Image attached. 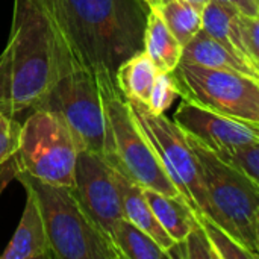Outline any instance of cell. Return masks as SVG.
Listing matches in <instances>:
<instances>
[{
	"label": "cell",
	"instance_id": "1f68e13d",
	"mask_svg": "<svg viewBox=\"0 0 259 259\" xmlns=\"http://www.w3.org/2000/svg\"><path fill=\"white\" fill-rule=\"evenodd\" d=\"M2 115H5V114H2V112H0V117H2Z\"/></svg>",
	"mask_w": 259,
	"mask_h": 259
},
{
	"label": "cell",
	"instance_id": "484cf974",
	"mask_svg": "<svg viewBox=\"0 0 259 259\" xmlns=\"http://www.w3.org/2000/svg\"><path fill=\"white\" fill-rule=\"evenodd\" d=\"M240 23H241L249 59L259 73V14L258 15L240 14Z\"/></svg>",
	"mask_w": 259,
	"mask_h": 259
},
{
	"label": "cell",
	"instance_id": "9c48e42d",
	"mask_svg": "<svg viewBox=\"0 0 259 259\" xmlns=\"http://www.w3.org/2000/svg\"><path fill=\"white\" fill-rule=\"evenodd\" d=\"M179 96L219 114L259 124V80L244 73L182 64L173 71Z\"/></svg>",
	"mask_w": 259,
	"mask_h": 259
},
{
	"label": "cell",
	"instance_id": "30bf717a",
	"mask_svg": "<svg viewBox=\"0 0 259 259\" xmlns=\"http://www.w3.org/2000/svg\"><path fill=\"white\" fill-rule=\"evenodd\" d=\"M173 121L222 159L241 147L259 143V124L219 114L185 99L178 106Z\"/></svg>",
	"mask_w": 259,
	"mask_h": 259
},
{
	"label": "cell",
	"instance_id": "8992f818",
	"mask_svg": "<svg viewBox=\"0 0 259 259\" xmlns=\"http://www.w3.org/2000/svg\"><path fill=\"white\" fill-rule=\"evenodd\" d=\"M187 137L200 164L209 206L208 217L259 259L255 232L259 187L237 165L222 159L196 138Z\"/></svg>",
	"mask_w": 259,
	"mask_h": 259
},
{
	"label": "cell",
	"instance_id": "83f0119b",
	"mask_svg": "<svg viewBox=\"0 0 259 259\" xmlns=\"http://www.w3.org/2000/svg\"><path fill=\"white\" fill-rule=\"evenodd\" d=\"M141 2H143L149 9H158L162 0H141Z\"/></svg>",
	"mask_w": 259,
	"mask_h": 259
},
{
	"label": "cell",
	"instance_id": "5bb4252c",
	"mask_svg": "<svg viewBox=\"0 0 259 259\" xmlns=\"http://www.w3.org/2000/svg\"><path fill=\"white\" fill-rule=\"evenodd\" d=\"M181 62L206 68L244 73L259 80V73L253 65L226 49L205 30H200L188 44L184 46Z\"/></svg>",
	"mask_w": 259,
	"mask_h": 259
},
{
	"label": "cell",
	"instance_id": "4316f807",
	"mask_svg": "<svg viewBox=\"0 0 259 259\" xmlns=\"http://www.w3.org/2000/svg\"><path fill=\"white\" fill-rule=\"evenodd\" d=\"M222 5L231 6L244 15H258L259 6L255 0H215Z\"/></svg>",
	"mask_w": 259,
	"mask_h": 259
},
{
	"label": "cell",
	"instance_id": "9a60e30c",
	"mask_svg": "<svg viewBox=\"0 0 259 259\" xmlns=\"http://www.w3.org/2000/svg\"><path fill=\"white\" fill-rule=\"evenodd\" d=\"M202 30L252 65L243 36L240 12L237 9L215 0H208L202 12Z\"/></svg>",
	"mask_w": 259,
	"mask_h": 259
},
{
	"label": "cell",
	"instance_id": "3957f363",
	"mask_svg": "<svg viewBox=\"0 0 259 259\" xmlns=\"http://www.w3.org/2000/svg\"><path fill=\"white\" fill-rule=\"evenodd\" d=\"M47 18L53 33L55 76L49 91L32 111L55 112L68 126L79 150H90L103 156L108 132L96 76L77 56L61 29L49 15Z\"/></svg>",
	"mask_w": 259,
	"mask_h": 259
},
{
	"label": "cell",
	"instance_id": "ac0fdd59",
	"mask_svg": "<svg viewBox=\"0 0 259 259\" xmlns=\"http://www.w3.org/2000/svg\"><path fill=\"white\" fill-rule=\"evenodd\" d=\"M158 73L156 65L143 49L117 68L115 83L126 99L147 103Z\"/></svg>",
	"mask_w": 259,
	"mask_h": 259
},
{
	"label": "cell",
	"instance_id": "cb8c5ba5",
	"mask_svg": "<svg viewBox=\"0 0 259 259\" xmlns=\"http://www.w3.org/2000/svg\"><path fill=\"white\" fill-rule=\"evenodd\" d=\"M21 137V124L9 115L0 117V165L15 156Z\"/></svg>",
	"mask_w": 259,
	"mask_h": 259
},
{
	"label": "cell",
	"instance_id": "f1b7e54d",
	"mask_svg": "<svg viewBox=\"0 0 259 259\" xmlns=\"http://www.w3.org/2000/svg\"><path fill=\"white\" fill-rule=\"evenodd\" d=\"M255 232H256V244H258L259 252V209L256 211V222H255Z\"/></svg>",
	"mask_w": 259,
	"mask_h": 259
},
{
	"label": "cell",
	"instance_id": "5b68a950",
	"mask_svg": "<svg viewBox=\"0 0 259 259\" xmlns=\"http://www.w3.org/2000/svg\"><path fill=\"white\" fill-rule=\"evenodd\" d=\"M94 76L106 117L108 141L103 158L111 167L118 168L143 188L167 196H181L149 141L135 124L126 99L115 83V77L106 73Z\"/></svg>",
	"mask_w": 259,
	"mask_h": 259
},
{
	"label": "cell",
	"instance_id": "7c38bea8",
	"mask_svg": "<svg viewBox=\"0 0 259 259\" xmlns=\"http://www.w3.org/2000/svg\"><path fill=\"white\" fill-rule=\"evenodd\" d=\"M26 205L18 223V228L8 244L6 250L0 255L3 259H56L50 247L44 219L39 209L35 193L24 187Z\"/></svg>",
	"mask_w": 259,
	"mask_h": 259
},
{
	"label": "cell",
	"instance_id": "2e32d148",
	"mask_svg": "<svg viewBox=\"0 0 259 259\" xmlns=\"http://www.w3.org/2000/svg\"><path fill=\"white\" fill-rule=\"evenodd\" d=\"M144 50L158 71H175L181 62L184 46L165 24L156 9H149L144 27Z\"/></svg>",
	"mask_w": 259,
	"mask_h": 259
},
{
	"label": "cell",
	"instance_id": "d6986e66",
	"mask_svg": "<svg viewBox=\"0 0 259 259\" xmlns=\"http://www.w3.org/2000/svg\"><path fill=\"white\" fill-rule=\"evenodd\" d=\"M111 238L123 259H168L167 252L149 234L124 217L112 226Z\"/></svg>",
	"mask_w": 259,
	"mask_h": 259
},
{
	"label": "cell",
	"instance_id": "277c9868",
	"mask_svg": "<svg viewBox=\"0 0 259 259\" xmlns=\"http://www.w3.org/2000/svg\"><path fill=\"white\" fill-rule=\"evenodd\" d=\"M15 178L36 196L55 258L123 259L111 235L85 211L73 188L44 182L23 170H17Z\"/></svg>",
	"mask_w": 259,
	"mask_h": 259
},
{
	"label": "cell",
	"instance_id": "d4e9b609",
	"mask_svg": "<svg viewBox=\"0 0 259 259\" xmlns=\"http://www.w3.org/2000/svg\"><path fill=\"white\" fill-rule=\"evenodd\" d=\"M225 161L237 165L259 187V143L238 149L237 152L231 153Z\"/></svg>",
	"mask_w": 259,
	"mask_h": 259
},
{
	"label": "cell",
	"instance_id": "8fae6325",
	"mask_svg": "<svg viewBox=\"0 0 259 259\" xmlns=\"http://www.w3.org/2000/svg\"><path fill=\"white\" fill-rule=\"evenodd\" d=\"M73 191L94 222L111 235L112 226L124 217V212L114 168L102 155L79 150Z\"/></svg>",
	"mask_w": 259,
	"mask_h": 259
},
{
	"label": "cell",
	"instance_id": "44dd1931",
	"mask_svg": "<svg viewBox=\"0 0 259 259\" xmlns=\"http://www.w3.org/2000/svg\"><path fill=\"white\" fill-rule=\"evenodd\" d=\"M203 226L219 259H256L255 255L247 250L240 241H237L228 231L219 226L212 219L202 214L197 217Z\"/></svg>",
	"mask_w": 259,
	"mask_h": 259
},
{
	"label": "cell",
	"instance_id": "7402d4cb",
	"mask_svg": "<svg viewBox=\"0 0 259 259\" xmlns=\"http://www.w3.org/2000/svg\"><path fill=\"white\" fill-rule=\"evenodd\" d=\"M167 253L168 259H219L199 219L185 240L175 243V246Z\"/></svg>",
	"mask_w": 259,
	"mask_h": 259
},
{
	"label": "cell",
	"instance_id": "7a4b0ae2",
	"mask_svg": "<svg viewBox=\"0 0 259 259\" xmlns=\"http://www.w3.org/2000/svg\"><path fill=\"white\" fill-rule=\"evenodd\" d=\"M55 76L52 27L42 0H15L8 44L0 55V112L32 109Z\"/></svg>",
	"mask_w": 259,
	"mask_h": 259
},
{
	"label": "cell",
	"instance_id": "ba28073f",
	"mask_svg": "<svg viewBox=\"0 0 259 259\" xmlns=\"http://www.w3.org/2000/svg\"><path fill=\"white\" fill-rule=\"evenodd\" d=\"M77 153L79 147L68 126L55 112L33 109L21 124L17 170L73 188Z\"/></svg>",
	"mask_w": 259,
	"mask_h": 259
},
{
	"label": "cell",
	"instance_id": "4fadbf2b",
	"mask_svg": "<svg viewBox=\"0 0 259 259\" xmlns=\"http://www.w3.org/2000/svg\"><path fill=\"white\" fill-rule=\"evenodd\" d=\"M114 176H115L118 191L121 196L124 219L132 222L135 226L143 229L146 234H149L165 252H168L175 246V241L165 232V229L161 226L158 219L155 217V214L144 196V188L141 185H138L134 179H131L127 175L120 171L118 168H114Z\"/></svg>",
	"mask_w": 259,
	"mask_h": 259
},
{
	"label": "cell",
	"instance_id": "6da1fadb",
	"mask_svg": "<svg viewBox=\"0 0 259 259\" xmlns=\"http://www.w3.org/2000/svg\"><path fill=\"white\" fill-rule=\"evenodd\" d=\"M140 0H42L47 15L94 73L117 68L144 49Z\"/></svg>",
	"mask_w": 259,
	"mask_h": 259
},
{
	"label": "cell",
	"instance_id": "52a82bcc",
	"mask_svg": "<svg viewBox=\"0 0 259 259\" xmlns=\"http://www.w3.org/2000/svg\"><path fill=\"white\" fill-rule=\"evenodd\" d=\"M126 103L135 124L149 141L184 200L197 217L202 214L208 215L209 206L200 164L187 134L164 114L152 112L146 103L135 99H126Z\"/></svg>",
	"mask_w": 259,
	"mask_h": 259
},
{
	"label": "cell",
	"instance_id": "f546056e",
	"mask_svg": "<svg viewBox=\"0 0 259 259\" xmlns=\"http://www.w3.org/2000/svg\"><path fill=\"white\" fill-rule=\"evenodd\" d=\"M188 2H191V3H194V5H197L200 8H203L208 3V0H188Z\"/></svg>",
	"mask_w": 259,
	"mask_h": 259
},
{
	"label": "cell",
	"instance_id": "e0dca14e",
	"mask_svg": "<svg viewBox=\"0 0 259 259\" xmlns=\"http://www.w3.org/2000/svg\"><path fill=\"white\" fill-rule=\"evenodd\" d=\"M144 196L165 232L175 243L185 240L188 232L197 223V215L184 200V197L167 196L155 190L144 188Z\"/></svg>",
	"mask_w": 259,
	"mask_h": 259
},
{
	"label": "cell",
	"instance_id": "ffe728a7",
	"mask_svg": "<svg viewBox=\"0 0 259 259\" xmlns=\"http://www.w3.org/2000/svg\"><path fill=\"white\" fill-rule=\"evenodd\" d=\"M156 11L182 46L188 44L202 30L203 8L188 0H162Z\"/></svg>",
	"mask_w": 259,
	"mask_h": 259
},
{
	"label": "cell",
	"instance_id": "603a6c76",
	"mask_svg": "<svg viewBox=\"0 0 259 259\" xmlns=\"http://www.w3.org/2000/svg\"><path fill=\"white\" fill-rule=\"evenodd\" d=\"M176 96H179V85L173 71H159L155 79L150 99L146 105L152 112L164 114L171 106Z\"/></svg>",
	"mask_w": 259,
	"mask_h": 259
},
{
	"label": "cell",
	"instance_id": "4dcf8cb0",
	"mask_svg": "<svg viewBox=\"0 0 259 259\" xmlns=\"http://www.w3.org/2000/svg\"><path fill=\"white\" fill-rule=\"evenodd\" d=\"M255 2H256V3H258V6H259V0H255Z\"/></svg>",
	"mask_w": 259,
	"mask_h": 259
}]
</instances>
